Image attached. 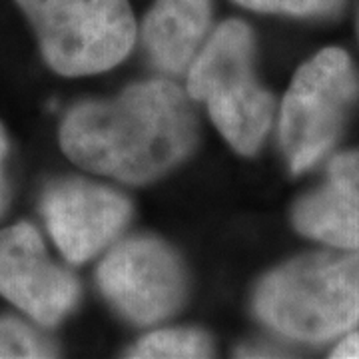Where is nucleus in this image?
Segmentation results:
<instances>
[{"label": "nucleus", "instance_id": "f03ea898", "mask_svg": "<svg viewBox=\"0 0 359 359\" xmlns=\"http://www.w3.org/2000/svg\"><path fill=\"white\" fill-rule=\"evenodd\" d=\"M257 318L299 341H325L359 323V250L295 257L273 269L254 297Z\"/></svg>", "mask_w": 359, "mask_h": 359}, {"label": "nucleus", "instance_id": "20e7f679", "mask_svg": "<svg viewBox=\"0 0 359 359\" xmlns=\"http://www.w3.org/2000/svg\"><path fill=\"white\" fill-rule=\"evenodd\" d=\"M40 52L62 76H90L120 65L136 40L128 0H16Z\"/></svg>", "mask_w": 359, "mask_h": 359}, {"label": "nucleus", "instance_id": "dca6fc26", "mask_svg": "<svg viewBox=\"0 0 359 359\" xmlns=\"http://www.w3.org/2000/svg\"><path fill=\"white\" fill-rule=\"evenodd\" d=\"M358 34H359V13H358Z\"/></svg>", "mask_w": 359, "mask_h": 359}, {"label": "nucleus", "instance_id": "9b49d317", "mask_svg": "<svg viewBox=\"0 0 359 359\" xmlns=\"http://www.w3.org/2000/svg\"><path fill=\"white\" fill-rule=\"evenodd\" d=\"M128 355L138 359L210 358L212 341L198 330H160L140 339Z\"/></svg>", "mask_w": 359, "mask_h": 359}, {"label": "nucleus", "instance_id": "f8f14e48", "mask_svg": "<svg viewBox=\"0 0 359 359\" xmlns=\"http://www.w3.org/2000/svg\"><path fill=\"white\" fill-rule=\"evenodd\" d=\"M54 347L16 320H0V358H52Z\"/></svg>", "mask_w": 359, "mask_h": 359}, {"label": "nucleus", "instance_id": "9d476101", "mask_svg": "<svg viewBox=\"0 0 359 359\" xmlns=\"http://www.w3.org/2000/svg\"><path fill=\"white\" fill-rule=\"evenodd\" d=\"M212 16V0H156L144 18L142 39L154 62L180 74L192 65Z\"/></svg>", "mask_w": 359, "mask_h": 359}, {"label": "nucleus", "instance_id": "6e6552de", "mask_svg": "<svg viewBox=\"0 0 359 359\" xmlns=\"http://www.w3.org/2000/svg\"><path fill=\"white\" fill-rule=\"evenodd\" d=\"M42 214L66 259L82 264L124 230L132 205L110 188L84 180H65L46 190Z\"/></svg>", "mask_w": 359, "mask_h": 359}, {"label": "nucleus", "instance_id": "1a4fd4ad", "mask_svg": "<svg viewBox=\"0 0 359 359\" xmlns=\"http://www.w3.org/2000/svg\"><path fill=\"white\" fill-rule=\"evenodd\" d=\"M294 226L337 250H359V150L337 154L320 188L299 198Z\"/></svg>", "mask_w": 359, "mask_h": 359}, {"label": "nucleus", "instance_id": "0eeeda50", "mask_svg": "<svg viewBox=\"0 0 359 359\" xmlns=\"http://www.w3.org/2000/svg\"><path fill=\"white\" fill-rule=\"evenodd\" d=\"M78 292L76 278L48 257L34 226L0 230V295L42 325H56L76 306Z\"/></svg>", "mask_w": 359, "mask_h": 359}, {"label": "nucleus", "instance_id": "7ed1b4c3", "mask_svg": "<svg viewBox=\"0 0 359 359\" xmlns=\"http://www.w3.org/2000/svg\"><path fill=\"white\" fill-rule=\"evenodd\" d=\"M188 96L202 100L236 152L256 154L273 118V98L254 76V36L242 20L212 32L188 72Z\"/></svg>", "mask_w": 359, "mask_h": 359}, {"label": "nucleus", "instance_id": "423d86ee", "mask_svg": "<svg viewBox=\"0 0 359 359\" xmlns=\"http://www.w3.org/2000/svg\"><path fill=\"white\" fill-rule=\"evenodd\" d=\"M102 294L124 318L148 325L176 313L186 297V271L176 252L152 236L114 245L98 268Z\"/></svg>", "mask_w": 359, "mask_h": 359}, {"label": "nucleus", "instance_id": "39448f33", "mask_svg": "<svg viewBox=\"0 0 359 359\" xmlns=\"http://www.w3.org/2000/svg\"><path fill=\"white\" fill-rule=\"evenodd\" d=\"M358 96V72L337 46L323 48L295 72L280 114V142L294 174L332 150Z\"/></svg>", "mask_w": 359, "mask_h": 359}, {"label": "nucleus", "instance_id": "2eb2a0df", "mask_svg": "<svg viewBox=\"0 0 359 359\" xmlns=\"http://www.w3.org/2000/svg\"><path fill=\"white\" fill-rule=\"evenodd\" d=\"M6 150H8V140H6L4 128L0 126V214L4 212L6 202H8V186H6V180H4V174H2V162H4Z\"/></svg>", "mask_w": 359, "mask_h": 359}, {"label": "nucleus", "instance_id": "f257e3e1", "mask_svg": "<svg viewBox=\"0 0 359 359\" xmlns=\"http://www.w3.org/2000/svg\"><path fill=\"white\" fill-rule=\"evenodd\" d=\"M196 142L192 104L168 80L134 84L114 100L78 104L60 128V146L74 164L126 184L160 178Z\"/></svg>", "mask_w": 359, "mask_h": 359}, {"label": "nucleus", "instance_id": "4468645a", "mask_svg": "<svg viewBox=\"0 0 359 359\" xmlns=\"http://www.w3.org/2000/svg\"><path fill=\"white\" fill-rule=\"evenodd\" d=\"M334 359H359V334L347 335L346 339L339 341V346L335 347Z\"/></svg>", "mask_w": 359, "mask_h": 359}, {"label": "nucleus", "instance_id": "ddd939ff", "mask_svg": "<svg viewBox=\"0 0 359 359\" xmlns=\"http://www.w3.org/2000/svg\"><path fill=\"white\" fill-rule=\"evenodd\" d=\"M240 6L266 14L297 18H330L344 11L347 0H233Z\"/></svg>", "mask_w": 359, "mask_h": 359}]
</instances>
